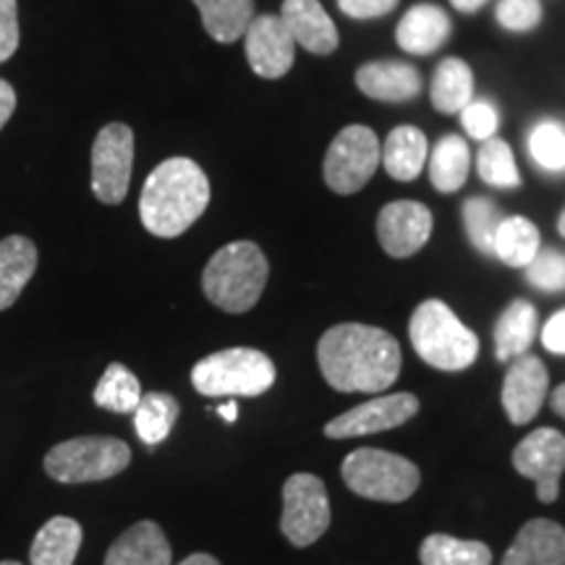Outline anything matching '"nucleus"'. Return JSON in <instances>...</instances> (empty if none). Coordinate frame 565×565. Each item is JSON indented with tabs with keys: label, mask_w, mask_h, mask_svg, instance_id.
<instances>
[{
	"label": "nucleus",
	"mask_w": 565,
	"mask_h": 565,
	"mask_svg": "<svg viewBox=\"0 0 565 565\" xmlns=\"http://www.w3.org/2000/svg\"><path fill=\"white\" fill-rule=\"evenodd\" d=\"M317 362L341 393H383L401 374V345L383 328L345 322L317 343Z\"/></svg>",
	"instance_id": "1"
},
{
	"label": "nucleus",
	"mask_w": 565,
	"mask_h": 565,
	"mask_svg": "<svg viewBox=\"0 0 565 565\" xmlns=\"http://www.w3.org/2000/svg\"><path fill=\"white\" fill-rule=\"evenodd\" d=\"M210 204V181L194 160L171 158L147 175L139 217L152 236L175 238L200 221Z\"/></svg>",
	"instance_id": "2"
},
{
	"label": "nucleus",
	"mask_w": 565,
	"mask_h": 565,
	"mask_svg": "<svg viewBox=\"0 0 565 565\" xmlns=\"http://www.w3.org/2000/svg\"><path fill=\"white\" fill-rule=\"evenodd\" d=\"M267 259L252 242H233L212 254L202 273L204 296L228 315L249 312L267 282Z\"/></svg>",
	"instance_id": "3"
},
{
	"label": "nucleus",
	"mask_w": 565,
	"mask_h": 565,
	"mask_svg": "<svg viewBox=\"0 0 565 565\" xmlns=\"http://www.w3.org/2000/svg\"><path fill=\"white\" fill-rule=\"evenodd\" d=\"M408 335L414 351L435 370L461 372L479 356V338L440 299H429L414 309Z\"/></svg>",
	"instance_id": "4"
},
{
	"label": "nucleus",
	"mask_w": 565,
	"mask_h": 565,
	"mask_svg": "<svg viewBox=\"0 0 565 565\" xmlns=\"http://www.w3.org/2000/svg\"><path fill=\"white\" fill-rule=\"evenodd\" d=\"M192 383L207 398H257L275 383V364L257 349H225L194 364Z\"/></svg>",
	"instance_id": "5"
},
{
	"label": "nucleus",
	"mask_w": 565,
	"mask_h": 565,
	"mask_svg": "<svg viewBox=\"0 0 565 565\" xmlns=\"http://www.w3.org/2000/svg\"><path fill=\"white\" fill-rule=\"evenodd\" d=\"M131 463V448L118 437H74L47 450L45 471L55 482L84 484L105 482L121 475Z\"/></svg>",
	"instance_id": "6"
},
{
	"label": "nucleus",
	"mask_w": 565,
	"mask_h": 565,
	"mask_svg": "<svg viewBox=\"0 0 565 565\" xmlns=\"http://www.w3.org/2000/svg\"><path fill=\"white\" fill-rule=\"evenodd\" d=\"M341 475L351 492L377 503H404L422 482L419 469L408 458L380 448L353 450L345 456Z\"/></svg>",
	"instance_id": "7"
},
{
	"label": "nucleus",
	"mask_w": 565,
	"mask_h": 565,
	"mask_svg": "<svg viewBox=\"0 0 565 565\" xmlns=\"http://www.w3.org/2000/svg\"><path fill=\"white\" fill-rule=\"evenodd\" d=\"M380 139L370 126H345L324 154V181L335 194H356L377 171Z\"/></svg>",
	"instance_id": "8"
},
{
	"label": "nucleus",
	"mask_w": 565,
	"mask_h": 565,
	"mask_svg": "<svg viewBox=\"0 0 565 565\" xmlns=\"http://www.w3.org/2000/svg\"><path fill=\"white\" fill-rule=\"evenodd\" d=\"M330 526V500L322 479L294 475L282 484L280 532L294 547L315 545Z\"/></svg>",
	"instance_id": "9"
},
{
	"label": "nucleus",
	"mask_w": 565,
	"mask_h": 565,
	"mask_svg": "<svg viewBox=\"0 0 565 565\" xmlns=\"http://www.w3.org/2000/svg\"><path fill=\"white\" fill-rule=\"evenodd\" d=\"M134 166V131L108 124L92 145V192L103 204H121L129 194Z\"/></svg>",
	"instance_id": "10"
},
{
	"label": "nucleus",
	"mask_w": 565,
	"mask_h": 565,
	"mask_svg": "<svg viewBox=\"0 0 565 565\" xmlns=\"http://www.w3.org/2000/svg\"><path fill=\"white\" fill-rule=\"evenodd\" d=\"M513 469L536 484L542 503H555L565 471V435L553 427H540L515 445Z\"/></svg>",
	"instance_id": "11"
},
{
	"label": "nucleus",
	"mask_w": 565,
	"mask_h": 565,
	"mask_svg": "<svg viewBox=\"0 0 565 565\" xmlns=\"http://www.w3.org/2000/svg\"><path fill=\"white\" fill-rule=\"evenodd\" d=\"M416 412H419V398L414 393L383 395V398H372L330 419L328 427H324V435L330 440H345V437L385 433V429L406 424Z\"/></svg>",
	"instance_id": "12"
},
{
	"label": "nucleus",
	"mask_w": 565,
	"mask_h": 565,
	"mask_svg": "<svg viewBox=\"0 0 565 565\" xmlns=\"http://www.w3.org/2000/svg\"><path fill=\"white\" fill-rule=\"evenodd\" d=\"M433 236V212L424 204L401 200L391 202L377 215V238L391 257H412Z\"/></svg>",
	"instance_id": "13"
},
{
	"label": "nucleus",
	"mask_w": 565,
	"mask_h": 565,
	"mask_svg": "<svg viewBox=\"0 0 565 565\" xmlns=\"http://www.w3.org/2000/svg\"><path fill=\"white\" fill-rule=\"evenodd\" d=\"M244 40L246 58H249V66L257 76H263V79H280V76L291 71L296 58V42L278 17L265 13V17L252 19Z\"/></svg>",
	"instance_id": "14"
},
{
	"label": "nucleus",
	"mask_w": 565,
	"mask_h": 565,
	"mask_svg": "<svg viewBox=\"0 0 565 565\" xmlns=\"http://www.w3.org/2000/svg\"><path fill=\"white\" fill-rule=\"evenodd\" d=\"M547 366L532 353L515 356L503 383V408L513 424H529L547 398Z\"/></svg>",
	"instance_id": "15"
},
{
	"label": "nucleus",
	"mask_w": 565,
	"mask_h": 565,
	"mask_svg": "<svg viewBox=\"0 0 565 565\" xmlns=\"http://www.w3.org/2000/svg\"><path fill=\"white\" fill-rule=\"evenodd\" d=\"M280 21L303 51L330 55L338 47V30L320 0H282Z\"/></svg>",
	"instance_id": "16"
},
{
	"label": "nucleus",
	"mask_w": 565,
	"mask_h": 565,
	"mask_svg": "<svg viewBox=\"0 0 565 565\" xmlns=\"http://www.w3.org/2000/svg\"><path fill=\"white\" fill-rule=\"evenodd\" d=\"M503 565H565V529L550 519L526 521Z\"/></svg>",
	"instance_id": "17"
},
{
	"label": "nucleus",
	"mask_w": 565,
	"mask_h": 565,
	"mask_svg": "<svg viewBox=\"0 0 565 565\" xmlns=\"http://www.w3.org/2000/svg\"><path fill=\"white\" fill-rule=\"evenodd\" d=\"M356 87L372 100L406 103L422 92V76L408 63L374 61L356 71Z\"/></svg>",
	"instance_id": "18"
},
{
	"label": "nucleus",
	"mask_w": 565,
	"mask_h": 565,
	"mask_svg": "<svg viewBox=\"0 0 565 565\" xmlns=\"http://www.w3.org/2000/svg\"><path fill=\"white\" fill-rule=\"evenodd\" d=\"M105 565H173V553L154 521H139L113 542Z\"/></svg>",
	"instance_id": "19"
},
{
	"label": "nucleus",
	"mask_w": 565,
	"mask_h": 565,
	"mask_svg": "<svg viewBox=\"0 0 565 565\" xmlns=\"http://www.w3.org/2000/svg\"><path fill=\"white\" fill-rule=\"evenodd\" d=\"M450 38V19L448 13L437 6L422 3L414 6L412 11H406V17L401 19L398 30H395V40L412 55H429L448 42Z\"/></svg>",
	"instance_id": "20"
},
{
	"label": "nucleus",
	"mask_w": 565,
	"mask_h": 565,
	"mask_svg": "<svg viewBox=\"0 0 565 565\" xmlns=\"http://www.w3.org/2000/svg\"><path fill=\"white\" fill-rule=\"evenodd\" d=\"M34 270H38V246L30 238L9 236L0 242V312L17 303Z\"/></svg>",
	"instance_id": "21"
},
{
	"label": "nucleus",
	"mask_w": 565,
	"mask_h": 565,
	"mask_svg": "<svg viewBox=\"0 0 565 565\" xmlns=\"http://www.w3.org/2000/svg\"><path fill=\"white\" fill-rule=\"evenodd\" d=\"M82 540L84 532L79 521L68 519V515H55L47 524H42L34 536L30 561L32 565H74Z\"/></svg>",
	"instance_id": "22"
},
{
	"label": "nucleus",
	"mask_w": 565,
	"mask_h": 565,
	"mask_svg": "<svg viewBox=\"0 0 565 565\" xmlns=\"http://www.w3.org/2000/svg\"><path fill=\"white\" fill-rule=\"evenodd\" d=\"M536 335V309L534 303L515 299L511 307L500 315L494 324V353L500 362H513L532 349Z\"/></svg>",
	"instance_id": "23"
},
{
	"label": "nucleus",
	"mask_w": 565,
	"mask_h": 565,
	"mask_svg": "<svg viewBox=\"0 0 565 565\" xmlns=\"http://www.w3.org/2000/svg\"><path fill=\"white\" fill-rule=\"evenodd\" d=\"M427 160V137L416 126H398L387 134L383 166L395 181H414Z\"/></svg>",
	"instance_id": "24"
},
{
	"label": "nucleus",
	"mask_w": 565,
	"mask_h": 565,
	"mask_svg": "<svg viewBox=\"0 0 565 565\" xmlns=\"http://www.w3.org/2000/svg\"><path fill=\"white\" fill-rule=\"evenodd\" d=\"M202 24L215 42L242 40L254 19V0H194Z\"/></svg>",
	"instance_id": "25"
},
{
	"label": "nucleus",
	"mask_w": 565,
	"mask_h": 565,
	"mask_svg": "<svg viewBox=\"0 0 565 565\" xmlns=\"http://www.w3.org/2000/svg\"><path fill=\"white\" fill-rule=\"evenodd\" d=\"M475 95V74L461 58H445L437 66L429 87V100L440 113H461Z\"/></svg>",
	"instance_id": "26"
},
{
	"label": "nucleus",
	"mask_w": 565,
	"mask_h": 565,
	"mask_svg": "<svg viewBox=\"0 0 565 565\" xmlns=\"http://www.w3.org/2000/svg\"><path fill=\"white\" fill-rule=\"evenodd\" d=\"M540 249V231L532 221L521 215L503 217L492 244V254H498L500 263L508 267H526Z\"/></svg>",
	"instance_id": "27"
},
{
	"label": "nucleus",
	"mask_w": 565,
	"mask_h": 565,
	"mask_svg": "<svg viewBox=\"0 0 565 565\" xmlns=\"http://www.w3.org/2000/svg\"><path fill=\"white\" fill-rule=\"evenodd\" d=\"M469 145H466L461 137H456V134L443 137L440 145H437L433 152V162H429V179H433V186L443 194L458 192L466 183V179H469Z\"/></svg>",
	"instance_id": "28"
},
{
	"label": "nucleus",
	"mask_w": 565,
	"mask_h": 565,
	"mask_svg": "<svg viewBox=\"0 0 565 565\" xmlns=\"http://www.w3.org/2000/svg\"><path fill=\"white\" fill-rule=\"evenodd\" d=\"M419 561L422 565H492V553L484 542L433 534L422 542Z\"/></svg>",
	"instance_id": "29"
},
{
	"label": "nucleus",
	"mask_w": 565,
	"mask_h": 565,
	"mask_svg": "<svg viewBox=\"0 0 565 565\" xmlns=\"http://www.w3.org/2000/svg\"><path fill=\"white\" fill-rule=\"evenodd\" d=\"M179 419V401L168 393L141 395L139 406L134 408V427L145 445H158L171 435Z\"/></svg>",
	"instance_id": "30"
},
{
	"label": "nucleus",
	"mask_w": 565,
	"mask_h": 565,
	"mask_svg": "<svg viewBox=\"0 0 565 565\" xmlns=\"http://www.w3.org/2000/svg\"><path fill=\"white\" fill-rule=\"evenodd\" d=\"M141 401V385L129 366L113 362L95 387V404L113 414H134Z\"/></svg>",
	"instance_id": "31"
},
{
	"label": "nucleus",
	"mask_w": 565,
	"mask_h": 565,
	"mask_svg": "<svg viewBox=\"0 0 565 565\" xmlns=\"http://www.w3.org/2000/svg\"><path fill=\"white\" fill-rule=\"evenodd\" d=\"M479 175L482 181L490 183V186L498 189H519L521 186V173L515 168L513 150L505 145L503 139H487L479 150L477 160Z\"/></svg>",
	"instance_id": "32"
},
{
	"label": "nucleus",
	"mask_w": 565,
	"mask_h": 565,
	"mask_svg": "<svg viewBox=\"0 0 565 565\" xmlns=\"http://www.w3.org/2000/svg\"><path fill=\"white\" fill-rule=\"evenodd\" d=\"M463 223L475 249L482 254H492L494 233H498L500 223H503L498 204L492 200H484V196H471V200L463 204Z\"/></svg>",
	"instance_id": "33"
},
{
	"label": "nucleus",
	"mask_w": 565,
	"mask_h": 565,
	"mask_svg": "<svg viewBox=\"0 0 565 565\" xmlns=\"http://www.w3.org/2000/svg\"><path fill=\"white\" fill-rule=\"evenodd\" d=\"M529 150L545 171H565V129L561 124L542 121L534 126L532 137H529Z\"/></svg>",
	"instance_id": "34"
},
{
	"label": "nucleus",
	"mask_w": 565,
	"mask_h": 565,
	"mask_svg": "<svg viewBox=\"0 0 565 565\" xmlns=\"http://www.w3.org/2000/svg\"><path fill=\"white\" fill-rule=\"evenodd\" d=\"M526 280L540 291H565V254L557 249L536 252V257L526 265Z\"/></svg>",
	"instance_id": "35"
},
{
	"label": "nucleus",
	"mask_w": 565,
	"mask_h": 565,
	"mask_svg": "<svg viewBox=\"0 0 565 565\" xmlns=\"http://www.w3.org/2000/svg\"><path fill=\"white\" fill-rule=\"evenodd\" d=\"M498 21L503 30L529 32L542 21L540 0H500Z\"/></svg>",
	"instance_id": "36"
},
{
	"label": "nucleus",
	"mask_w": 565,
	"mask_h": 565,
	"mask_svg": "<svg viewBox=\"0 0 565 565\" xmlns=\"http://www.w3.org/2000/svg\"><path fill=\"white\" fill-rule=\"evenodd\" d=\"M461 124L471 139L487 141L498 131V110L490 103H469L461 110Z\"/></svg>",
	"instance_id": "37"
},
{
	"label": "nucleus",
	"mask_w": 565,
	"mask_h": 565,
	"mask_svg": "<svg viewBox=\"0 0 565 565\" xmlns=\"http://www.w3.org/2000/svg\"><path fill=\"white\" fill-rule=\"evenodd\" d=\"M19 47V9L17 0H0V63H6Z\"/></svg>",
	"instance_id": "38"
},
{
	"label": "nucleus",
	"mask_w": 565,
	"mask_h": 565,
	"mask_svg": "<svg viewBox=\"0 0 565 565\" xmlns=\"http://www.w3.org/2000/svg\"><path fill=\"white\" fill-rule=\"evenodd\" d=\"M338 6L351 19H380L391 13L398 0H338Z\"/></svg>",
	"instance_id": "39"
},
{
	"label": "nucleus",
	"mask_w": 565,
	"mask_h": 565,
	"mask_svg": "<svg viewBox=\"0 0 565 565\" xmlns=\"http://www.w3.org/2000/svg\"><path fill=\"white\" fill-rule=\"evenodd\" d=\"M542 343L550 353L565 356V309L550 317L545 330H542Z\"/></svg>",
	"instance_id": "40"
},
{
	"label": "nucleus",
	"mask_w": 565,
	"mask_h": 565,
	"mask_svg": "<svg viewBox=\"0 0 565 565\" xmlns=\"http://www.w3.org/2000/svg\"><path fill=\"white\" fill-rule=\"evenodd\" d=\"M13 110H17V89H13L6 79H0V131L9 124Z\"/></svg>",
	"instance_id": "41"
},
{
	"label": "nucleus",
	"mask_w": 565,
	"mask_h": 565,
	"mask_svg": "<svg viewBox=\"0 0 565 565\" xmlns=\"http://www.w3.org/2000/svg\"><path fill=\"white\" fill-rule=\"evenodd\" d=\"M550 406H553V412L557 416H563L565 419V383L555 387V393L550 395Z\"/></svg>",
	"instance_id": "42"
},
{
	"label": "nucleus",
	"mask_w": 565,
	"mask_h": 565,
	"mask_svg": "<svg viewBox=\"0 0 565 565\" xmlns=\"http://www.w3.org/2000/svg\"><path fill=\"white\" fill-rule=\"evenodd\" d=\"M450 3H454V9L461 13H477L487 3V0H450Z\"/></svg>",
	"instance_id": "43"
},
{
	"label": "nucleus",
	"mask_w": 565,
	"mask_h": 565,
	"mask_svg": "<svg viewBox=\"0 0 565 565\" xmlns=\"http://www.w3.org/2000/svg\"><path fill=\"white\" fill-rule=\"evenodd\" d=\"M179 565H221V563H217L215 557L207 553H196V555H189L186 561H181Z\"/></svg>",
	"instance_id": "44"
},
{
	"label": "nucleus",
	"mask_w": 565,
	"mask_h": 565,
	"mask_svg": "<svg viewBox=\"0 0 565 565\" xmlns=\"http://www.w3.org/2000/svg\"><path fill=\"white\" fill-rule=\"evenodd\" d=\"M217 414H221L223 419L228 422V424L236 422V416H238V406H236V401H228V404L217 406Z\"/></svg>",
	"instance_id": "45"
},
{
	"label": "nucleus",
	"mask_w": 565,
	"mask_h": 565,
	"mask_svg": "<svg viewBox=\"0 0 565 565\" xmlns=\"http://www.w3.org/2000/svg\"><path fill=\"white\" fill-rule=\"evenodd\" d=\"M557 231H561V236L565 238V210H563V215H561V221H557Z\"/></svg>",
	"instance_id": "46"
},
{
	"label": "nucleus",
	"mask_w": 565,
	"mask_h": 565,
	"mask_svg": "<svg viewBox=\"0 0 565 565\" xmlns=\"http://www.w3.org/2000/svg\"><path fill=\"white\" fill-rule=\"evenodd\" d=\"M0 565H21V563H17V561H3Z\"/></svg>",
	"instance_id": "47"
}]
</instances>
